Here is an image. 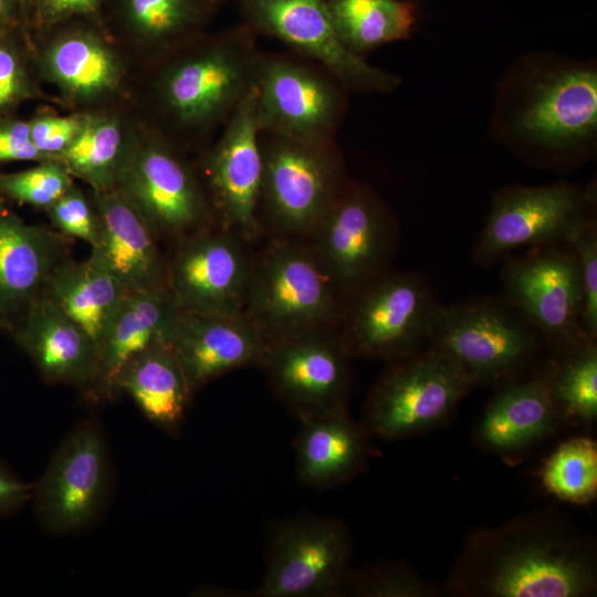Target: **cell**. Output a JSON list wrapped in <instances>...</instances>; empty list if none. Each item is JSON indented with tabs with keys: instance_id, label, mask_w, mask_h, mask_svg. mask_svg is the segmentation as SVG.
<instances>
[{
	"instance_id": "1",
	"label": "cell",
	"mask_w": 597,
	"mask_h": 597,
	"mask_svg": "<svg viewBox=\"0 0 597 597\" xmlns=\"http://www.w3.org/2000/svg\"><path fill=\"white\" fill-rule=\"evenodd\" d=\"M496 142L530 166L568 170L597 154V61L534 50L499 78L489 119Z\"/></svg>"
},
{
	"instance_id": "2",
	"label": "cell",
	"mask_w": 597,
	"mask_h": 597,
	"mask_svg": "<svg viewBox=\"0 0 597 597\" xmlns=\"http://www.w3.org/2000/svg\"><path fill=\"white\" fill-rule=\"evenodd\" d=\"M258 36L241 22L146 64L142 124L186 153L206 148L254 88Z\"/></svg>"
},
{
	"instance_id": "3",
	"label": "cell",
	"mask_w": 597,
	"mask_h": 597,
	"mask_svg": "<svg viewBox=\"0 0 597 597\" xmlns=\"http://www.w3.org/2000/svg\"><path fill=\"white\" fill-rule=\"evenodd\" d=\"M444 589L486 597L593 596L596 555L593 543L557 515L528 514L470 533Z\"/></svg>"
},
{
	"instance_id": "4",
	"label": "cell",
	"mask_w": 597,
	"mask_h": 597,
	"mask_svg": "<svg viewBox=\"0 0 597 597\" xmlns=\"http://www.w3.org/2000/svg\"><path fill=\"white\" fill-rule=\"evenodd\" d=\"M345 300L306 241L272 237L252 254L243 314L264 344L336 329Z\"/></svg>"
},
{
	"instance_id": "5",
	"label": "cell",
	"mask_w": 597,
	"mask_h": 597,
	"mask_svg": "<svg viewBox=\"0 0 597 597\" xmlns=\"http://www.w3.org/2000/svg\"><path fill=\"white\" fill-rule=\"evenodd\" d=\"M428 346L450 357L479 385H503L536 368L547 348L504 297L438 303Z\"/></svg>"
},
{
	"instance_id": "6",
	"label": "cell",
	"mask_w": 597,
	"mask_h": 597,
	"mask_svg": "<svg viewBox=\"0 0 597 597\" xmlns=\"http://www.w3.org/2000/svg\"><path fill=\"white\" fill-rule=\"evenodd\" d=\"M263 160L260 220L264 233L305 241L347 181L336 140L307 143L260 134Z\"/></svg>"
},
{
	"instance_id": "7",
	"label": "cell",
	"mask_w": 597,
	"mask_h": 597,
	"mask_svg": "<svg viewBox=\"0 0 597 597\" xmlns=\"http://www.w3.org/2000/svg\"><path fill=\"white\" fill-rule=\"evenodd\" d=\"M437 305L421 276L388 269L347 294L336 332L352 358L389 362L428 346Z\"/></svg>"
},
{
	"instance_id": "8",
	"label": "cell",
	"mask_w": 597,
	"mask_h": 597,
	"mask_svg": "<svg viewBox=\"0 0 597 597\" xmlns=\"http://www.w3.org/2000/svg\"><path fill=\"white\" fill-rule=\"evenodd\" d=\"M187 153L146 127L135 128L115 189L156 235L187 238L214 226L207 195Z\"/></svg>"
},
{
	"instance_id": "9",
	"label": "cell",
	"mask_w": 597,
	"mask_h": 597,
	"mask_svg": "<svg viewBox=\"0 0 597 597\" xmlns=\"http://www.w3.org/2000/svg\"><path fill=\"white\" fill-rule=\"evenodd\" d=\"M365 406L370 436L405 439L444 422L475 387L446 354L427 346L387 362Z\"/></svg>"
},
{
	"instance_id": "10",
	"label": "cell",
	"mask_w": 597,
	"mask_h": 597,
	"mask_svg": "<svg viewBox=\"0 0 597 597\" xmlns=\"http://www.w3.org/2000/svg\"><path fill=\"white\" fill-rule=\"evenodd\" d=\"M349 93L323 66L290 53H262L254 96L261 133L307 143L335 142Z\"/></svg>"
},
{
	"instance_id": "11",
	"label": "cell",
	"mask_w": 597,
	"mask_h": 597,
	"mask_svg": "<svg viewBox=\"0 0 597 597\" xmlns=\"http://www.w3.org/2000/svg\"><path fill=\"white\" fill-rule=\"evenodd\" d=\"M398 240L389 206L371 186L349 179L305 241L347 296L390 269Z\"/></svg>"
},
{
	"instance_id": "12",
	"label": "cell",
	"mask_w": 597,
	"mask_h": 597,
	"mask_svg": "<svg viewBox=\"0 0 597 597\" xmlns=\"http://www.w3.org/2000/svg\"><path fill=\"white\" fill-rule=\"evenodd\" d=\"M596 205L595 182L503 186L493 196L473 261L490 266L523 247L568 241L596 213Z\"/></svg>"
},
{
	"instance_id": "13",
	"label": "cell",
	"mask_w": 597,
	"mask_h": 597,
	"mask_svg": "<svg viewBox=\"0 0 597 597\" xmlns=\"http://www.w3.org/2000/svg\"><path fill=\"white\" fill-rule=\"evenodd\" d=\"M504 259L503 297L536 329L551 355L596 339L583 327L579 270L569 242L534 245Z\"/></svg>"
},
{
	"instance_id": "14",
	"label": "cell",
	"mask_w": 597,
	"mask_h": 597,
	"mask_svg": "<svg viewBox=\"0 0 597 597\" xmlns=\"http://www.w3.org/2000/svg\"><path fill=\"white\" fill-rule=\"evenodd\" d=\"M350 554L348 530L337 519L304 513L273 522L255 596H344Z\"/></svg>"
},
{
	"instance_id": "15",
	"label": "cell",
	"mask_w": 597,
	"mask_h": 597,
	"mask_svg": "<svg viewBox=\"0 0 597 597\" xmlns=\"http://www.w3.org/2000/svg\"><path fill=\"white\" fill-rule=\"evenodd\" d=\"M105 436L95 419L77 422L57 446L31 502L49 533H77L92 526L111 495L112 469Z\"/></svg>"
},
{
	"instance_id": "16",
	"label": "cell",
	"mask_w": 597,
	"mask_h": 597,
	"mask_svg": "<svg viewBox=\"0 0 597 597\" xmlns=\"http://www.w3.org/2000/svg\"><path fill=\"white\" fill-rule=\"evenodd\" d=\"M242 22L291 52L327 70L349 94H391L400 77L347 50L338 39L327 0H234Z\"/></svg>"
},
{
	"instance_id": "17",
	"label": "cell",
	"mask_w": 597,
	"mask_h": 597,
	"mask_svg": "<svg viewBox=\"0 0 597 597\" xmlns=\"http://www.w3.org/2000/svg\"><path fill=\"white\" fill-rule=\"evenodd\" d=\"M254 88L195 164L214 224L247 242L264 234L260 220L263 160Z\"/></svg>"
},
{
	"instance_id": "18",
	"label": "cell",
	"mask_w": 597,
	"mask_h": 597,
	"mask_svg": "<svg viewBox=\"0 0 597 597\" xmlns=\"http://www.w3.org/2000/svg\"><path fill=\"white\" fill-rule=\"evenodd\" d=\"M350 358L336 329H325L264 344L258 366L300 421L347 410Z\"/></svg>"
},
{
	"instance_id": "19",
	"label": "cell",
	"mask_w": 597,
	"mask_h": 597,
	"mask_svg": "<svg viewBox=\"0 0 597 597\" xmlns=\"http://www.w3.org/2000/svg\"><path fill=\"white\" fill-rule=\"evenodd\" d=\"M247 243L216 224L182 239L167 275L177 307L201 314L243 313L252 262Z\"/></svg>"
},
{
	"instance_id": "20",
	"label": "cell",
	"mask_w": 597,
	"mask_h": 597,
	"mask_svg": "<svg viewBox=\"0 0 597 597\" xmlns=\"http://www.w3.org/2000/svg\"><path fill=\"white\" fill-rule=\"evenodd\" d=\"M168 344L192 395L230 371L258 366L264 343L243 314H201L180 311Z\"/></svg>"
},
{
	"instance_id": "21",
	"label": "cell",
	"mask_w": 597,
	"mask_h": 597,
	"mask_svg": "<svg viewBox=\"0 0 597 597\" xmlns=\"http://www.w3.org/2000/svg\"><path fill=\"white\" fill-rule=\"evenodd\" d=\"M88 196L100 220V237L88 258L128 292L166 289L168 263L143 216L115 188L91 189Z\"/></svg>"
},
{
	"instance_id": "22",
	"label": "cell",
	"mask_w": 597,
	"mask_h": 597,
	"mask_svg": "<svg viewBox=\"0 0 597 597\" xmlns=\"http://www.w3.org/2000/svg\"><path fill=\"white\" fill-rule=\"evenodd\" d=\"M41 74L75 105L93 106L119 93L126 76L119 50L94 30L74 28L38 48Z\"/></svg>"
},
{
	"instance_id": "23",
	"label": "cell",
	"mask_w": 597,
	"mask_h": 597,
	"mask_svg": "<svg viewBox=\"0 0 597 597\" xmlns=\"http://www.w3.org/2000/svg\"><path fill=\"white\" fill-rule=\"evenodd\" d=\"M564 421L553 399L548 359L500 386L476 427V441L502 457L522 453L553 434Z\"/></svg>"
},
{
	"instance_id": "24",
	"label": "cell",
	"mask_w": 597,
	"mask_h": 597,
	"mask_svg": "<svg viewBox=\"0 0 597 597\" xmlns=\"http://www.w3.org/2000/svg\"><path fill=\"white\" fill-rule=\"evenodd\" d=\"M64 234L25 223L0 202V326L15 328L66 258Z\"/></svg>"
},
{
	"instance_id": "25",
	"label": "cell",
	"mask_w": 597,
	"mask_h": 597,
	"mask_svg": "<svg viewBox=\"0 0 597 597\" xmlns=\"http://www.w3.org/2000/svg\"><path fill=\"white\" fill-rule=\"evenodd\" d=\"M15 337L45 381L94 387L98 376L96 346L45 296H38L28 307Z\"/></svg>"
},
{
	"instance_id": "26",
	"label": "cell",
	"mask_w": 597,
	"mask_h": 597,
	"mask_svg": "<svg viewBox=\"0 0 597 597\" xmlns=\"http://www.w3.org/2000/svg\"><path fill=\"white\" fill-rule=\"evenodd\" d=\"M179 308L168 289L129 292L98 349V376L92 388L111 398L126 365L147 348L168 343Z\"/></svg>"
},
{
	"instance_id": "27",
	"label": "cell",
	"mask_w": 597,
	"mask_h": 597,
	"mask_svg": "<svg viewBox=\"0 0 597 597\" xmlns=\"http://www.w3.org/2000/svg\"><path fill=\"white\" fill-rule=\"evenodd\" d=\"M369 433L347 410L300 420L294 441L298 480L311 488H334L366 465Z\"/></svg>"
},
{
	"instance_id": "28",
	"label": "cell",
	"mask_w": 597,
	"mask_h": 597,
	"mask_svg": "<svg viewBox=\"0 0 597 597\" xmlns=\"http://www.w3.org/2000/svg\"><path fill=\"white\" fill-rule=\"evenodd\" d=\"M228 0H118L125 41L148 64L206 32Z\"/></svg>"
},
{
	"instance_id": "29",
	"label": "cell",
	"mask_w": 597,
	"mask_h": 597,
	"mask_svg": "<svg viewBox=\"0 0 597 597\" xmlns=\"http://www.w3.org/2000/svg\"><path fill=\"white\" fill-rule=\"evenodd\" d=\"M123 284L90 258H65L51 272L41 295L80 325L96 346L128 295Z\"/></svg>"
},
{
	"instance_id": "30",
	"label": "cell",
	"mask_w": 597,
	"mask_h": 597,
	"mask_svg": "<svg viewBox=\"0 0 597 597\" xmlns=\"http://www.w3.org/2000/svg\"><path fill=\"white\" fill-rule=\"evenodd\" d=\"M119 389L147 419L169 432L179 428L191 398L168 343L155 344L129 362L118 378Z\"/></svg>"
},
{
	"instance_id": "31",
	"label": "cell",
	"mask_w": 597,
	"mask_h": 597,
	"mask_svg": "<svg viewBox=\"0 0 597 597\" xmlns=\"http://www.w3.org/2000/svg\"><path fill=\"white\" fill-rule=\"evenodd\" d=\"M335 32L352 53L373 51L411 38L419 10L410 0H327Z\"/></svg>"
},
{
	"instance_id": "32",
	"label": "cell",
	"mask_w": 597,
	"mask_h": 597,
	"mask_svg": "<svg viewBox=\"0 0 597 597\" xmlns=\"http://www.w3.org/2000/svg\"><path fill=\"white\" fill-rule=\"evenodd\" d=\"M135 128L111 112L86 113L81 130L57 157L72 176L91 189H114Z\"/></svg>"
},
{
	"instance_id": "33",
	"label": "cell",
	"mask_w": 597,
	"mask_h": 597,
	"mask_svg": "<svg viewBox=\"0 0 597 597\" xmlns=\"http://www.w3.org/2000/svg\"><path fill=\"white\" fill-rule=\"evenodd\" d=\"M551 390L564 425L585 426L597 418V341L548 358Z\"/></svg>"
},
{
	"instance_id": "34",
	"label": "cell",
	"mask_w": 597,
	"mask_h": 597,
	"mask_svg": "<svg viewBox=\"0 0 597 597\" xmlns=\"http://www.w3.org/2000/svg\"><path fill=\"white\" fill-rule=\"evenodd\" d=\"M541 480L545 490L572 504H587L597 494V444L588 437L562 442L546 459Z\"/></svg>"
},
{
	"instance_id": "35",
	"label": "cell",
	"mask_w": 597,
	"mask_h": 597,
	"mask_svg": "<svg viewBox=\"0 0 597 597\" xmlns=\"http://www.w3.org/2000/svg\"><path fill=\"white\" fill-rule=\"evenodd\" d=\"M439 590L409 567L378 563L349 570L344 595L363 597H431Z\"/></svg>"
},
{
	"instance_id": "36",
	"label": "cell",
	"mask_w": 597,
	"mask_h": 597,
	"mask_svg": "<svg viewBox=\"0 0 597 597\" xmlns=\"http://www.w3.org/2000/svg\"><path fill=\"white\" fill-rule=\"evenodd\" d=\"M73 185L72 175L59 160L14 172H0V193L11 200L46 209Z\"/></svg>"
},
{
	"instance_id": "37",
	"label": "cell",
	"mask_w": 597,
	"mask_h": 597,
	"mask_svg": "<svg viewBox=\"0 0 597 597\" xmlns=\"http://www.w3.org/2000/svg\"><path fill=\"white\" fill-rule=\"evenodd\" d=\"M576 254L582 285V323L597 339V218L590 216L567 241Z\"/></svg>"
},
{
	"instance_id": "38",
	"label": "cell",
	"mask_w": 597,
	"mask_h": 597,
	"mask_svg": "<svg viewBox=\"0 0 597 597\" xmlns=\"http://www.w3.org/2000/svg\"><path fill=\"white\" fill-rule=\"evenodd\" d=\"M35 94L25 48L12 33L0 36V117Z\"/></svg>"
},
{
	"instance_id": "39",
	"label": "cell",
	"mask_w": 597,
	"mask_h": 597,
	"mask_svg": "<svg viewBox=\"0 0 597 597\" xmlns=\"http://www.w3.org/2000/svg\"><path fill=\"white\" fill-rule=\"evenodd\" d=\"M45 210L53 226L65 237L81 239L91 247L97 242L98 216L90 196L74 184Z\"/></svg>"
},
{
	"instance_id": "40",
	"label": "cell",
	"mask_w": 597,
	"mask_h": 597,
	"mask_svg": "<svg viewBox=\"0 0 597 597\" xmlns=\"http://www.w3.org/2000/svg\"><path fill=\"white\" fill-rule=\"evenodd\" d=\"M86 113L73 115L42 114L29 121L30 138L34 147L50 160L63 153L82 128Z\"/></svg>"
},
{
	"instance_id": "41",
	"label": "cell",
	"mask_w": 597,
	"mask_h": 597,
	"mask_svg": "<svg viewBox=\"0 0 597 597\" xmlns=\"http://www.w3.org/2000/svg\"><path fill=\"white\" fill-rule=\"evenodd\" d=\"M45 160L31 142L29 121L13 114L0 117V163Z\"/></svg>"
},
{
	"instance_id": "42",
	"label": "cell",
	"mask_w": 597,
	"mask_h": 597,
	"mask_svg": "<svg viewBox=\"0 0 597 597\" xmlns=\"http://www.w3.org/2000/svg\"><path fill=\"white\" fill-rule=\"evenodd\" d=\"M33 483L20 480L0 462V519L18 512L31 502Z\"/></svg>"
},
{
	"instance_id": "43",
	"label": "cell",
	"mask_w": 597,
	"mask_h": 597,
	"mask_svg": "<svg viewBox=\"0 0 597 597\" xmlns=\"http://www.w3.org/2000/svg\"><path fill=\"white\" fill-rule=\"evenodd\" d=\"M45 23L53 24L97 11L101 0H34Z\"/></svg>"
},
{
	"instance_id": "44",
	"label": "cell",
	"mask_w": 597,
	"mask_h": 597,
	"mask_svg": "<svg viewBox=\"0 0 597 597\" xmlns=\"http://www.w3.org/2000/svg\"><path fill=\"white\" fill-rule=\"evenodd\" d=\"M13 0H0V36L12 33Z\"/></svg>"
},
{
	"instance_id": "45",
	"label": "cell",
	"mask_w": 597,
	"mask_h": 597,
	"mask_svg": "<svg viewBox=\"0 0 597 597\" xmlns=\"http://www.w3.org/2000/svg\"><path fill=\"white\" fill-rule=\"evenodd\" d=\"M22 1H34V0H22Z\"/></svg>"
}]
</instances>
